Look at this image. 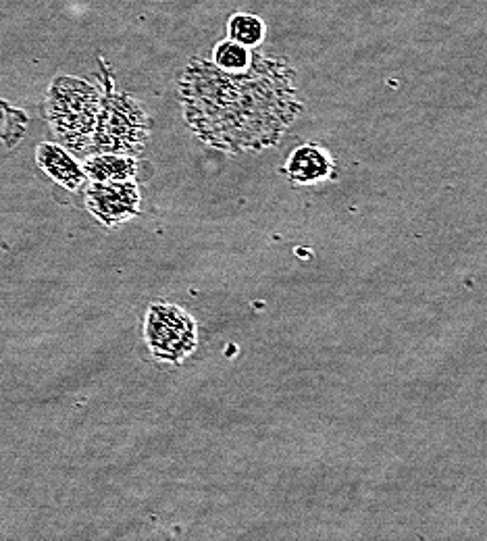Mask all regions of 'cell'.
I'll return each mask as SVG.
<instances>
[{
  "instance_id": "1",
  "label": "cell",
  "mask_w": 487,
  "mask_h": 541,
  "mask_svg": "<svg viewBox=\"0 0 487 541\" xmlns=\"http://www.w3.org/2000/svg\"><path fill=\"white\" fill-rule=\"evenodd\" d=\"M184 96L192 130L227 152L277 144L298 111L288 80L273 73L219 75L204 65Z\"/></svg>"
},
{
  "instance_id": "10",
  "label": "cell",
  "mask_w": 487,
  "mask_h": 541,
  "mask_svg": "<svg viewBox=\"0 0 487 541\" xmlns=\"http://www.w3.org/2000/svg\"><path fill=\"white\" fill-rule=\"evenodd\" d=\"M229 32H232L234 42L256 44L263 38V25L254 17H236L232 21V28H229Z\"/></svg>"
},
{
  "instance_id": "3",
  "label": "cell",
  "mask_w": 487,
  "mask_h": 541,
  "mask_svg": "<svg viewBox=\"0 0 487 541\" xmlns=\"http://www.w3.org/2000/svg\"><path fill=\"white\" fill-rule=\"evenodd\" d=\"M150 138V119L138 102L121 94L102 100L92 136L94 152H113L136 157Z\"/></svg>"
},
{
  "instance_id": "4",
  "label": "cell",
  "mask_w": 487,
  "mask_h": 541,
  "mask_svg": "<svg viewBox=\"0 0 487 541\" xmlns=\"http://www.w3.org/2000/svg\"><path fill=\"white\" fill-rule=\"evenodd\" d=\"M144 338L155 358L165 363H182L198 344V325L184 308L155 302L146 313Z\"/></svg>"
},
{
  "instance_id": "8",
  "label": "cell",
  "mask_w": 487,
  "mask_h": 541,
  "mask_svg": "<svg viewBox=\"0 0 487 541\" xmlns=\"http://www.w3.org/2000/svg\"><path fill=\"white\" fill-rule=\"evenodd\" d=\"M82 169L92 182H130L138 173V163L127 154L94 152L84 161Z\"/></svg>"
},
{
  "instance_id": "5",
  "label": "cell",
  "mask_w": 487,
  "mask_h": 541,
  "mask_svg": "<svg viewBox=\"0 0 487 541\" xmlns=\"http://www.w3.org/2000/svg\"><path fill=\"white\" fill-rule=\"evenodd\" d=\"M88 211L107 227L121 225L140 213V190L130 182H92L86 190Z\"/></svg>"
},
{
  "instance_id": "6",
  "label": "cell",
  "mask_w": 487,
  "mask_h": 541,
  "mask_svg": "<svg viewBox=\"0 0 487 541\" xmlns=\"http://www.w3.org/2000/svg\"><path fill=\"white\" fill-rule=\"evenodd\" d=\"M36 163L53 182L69 192L82 190L88 179L82 165L71 157L69 150L53 142H42L36 148Z\"/></svg>"
},
{
  "instance_id": "2",
  "label": "cell",
  "mask_w": 487,
  "mask_h": 541,
  "mask_svg": "<svg viewBox=\"0 0 487 541\" xmlns=\"http://www.w3.org/2000/svg\"><path fill=\"white\" fill-rule=\"evenodd\" d=\"M46 117L61 146L82 154L92 146L100 100L94 88L84 82L59 80L50 92Z\"/></svg>"
},
{
  "instance_id": "9",
  "label": "cell",
  "mask_w": 487,
  "mask_h": 541,
  "mask_svg": "<svg viewBox=\"0 0 487 541\" xmlns=\"http://www.w3.org/2000/svg\"><path fill=\"white\" fill-rule=\"evenodd\" d=\"M215 59L223 71H244L248 67V53L244 44L227 42L221 44L215 53Z\"/></svg>"
},
{
  "instance_id": "7",
  "label": "cell",
  "mask_w": 487,
  "mask_h": 541,
  "mask_svg": "<svg viewBox=\"0 0 487 541\" xmlns=\"http://www.w3.org/2000/svg\"><path fill=\"white\" fill-rule=\"evenodd\" d=\"M333 169H336V165H333L331 154L317 144L298 146L290 154L288 165H286L288 177L292 179V182L302 184V186L325 182V179L333 175Z\"/></svg>"
}]
</instances>
